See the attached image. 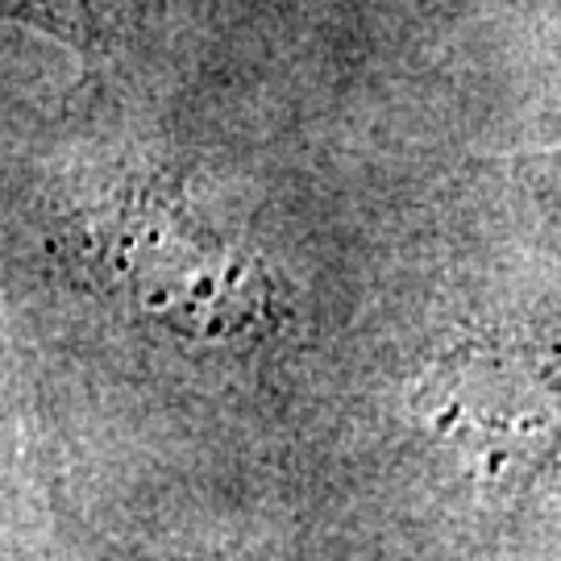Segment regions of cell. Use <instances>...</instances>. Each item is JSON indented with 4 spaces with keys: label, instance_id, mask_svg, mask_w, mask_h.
Instances as JSON below:
<instances>
[{
    "label": "cell",
    "instance_id": "6da1fadb",
    "mask_svg": "<svg viewBox=\"0 0 561 561\" xmlns=\"http://www.w3.org/2000/svg\"><path fill=\"white\" fill-rule=\"evenodd\" d=\"M88 254L117 300L187 345L229 350L279 329L271 271L171 171L121 183L88 225Z\"/></svg>",
    "mask_w": 561,
    "mask_h": 561
},
{
    "label": "cell",
    "instance_id": "7a4b0ae2",
    "mask_svg": "<svg viewBox=\"0 0 561 561\" xmlns=\"http://www.w3.org/2000/svg\"><path fill=\"white\" fill-rule=\"evenodd\" d=\"M175 0H0V21L59 42L92 67L138 55Z\"/></svg>",
    "mask_w": 561,
    "mask_h": 561
}]
</instances>
